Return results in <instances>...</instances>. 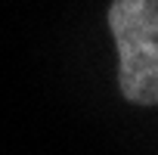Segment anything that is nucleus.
<instances>
[{
    "mask_svg": "<svg viewBox=\"0 0 158 155\" xmlns=\"http://www.w3.org/2000/svg\"><path fill=\"white\" fill-rule=\"evenodd\" d=\"M109 31L118 47V90L133 106L158 103V0H112Z\"/></svg>",
    "mask_w": 158,
    "mask_h": 155,
    "instance_id": "1",
    "label": "nucleus"
}]
</instances>
